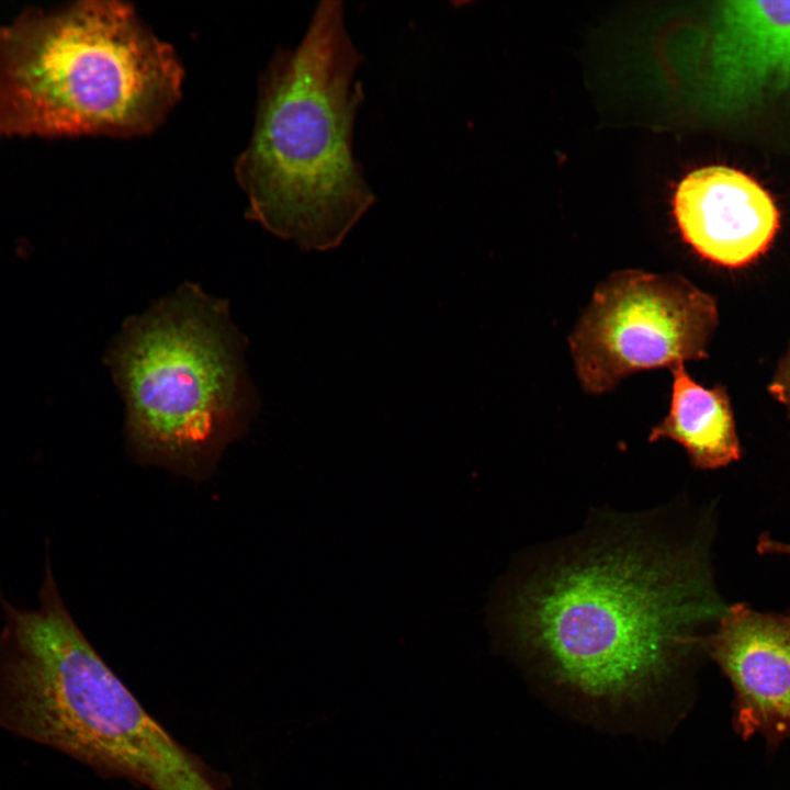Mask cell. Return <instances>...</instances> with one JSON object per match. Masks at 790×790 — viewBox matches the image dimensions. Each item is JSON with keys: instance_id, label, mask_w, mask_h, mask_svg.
Segmentation results:
<instances>
[{"instance_id": "12", "label": "cell", "mask_w": 790, "mask_h": 790, "mask_svg": "<svg viewBox=\"0 0 790 790\" xmlns=\"http://www.w3.org/2000/svg\"><path fill=\"white\" fill-rule=\"evenodd\" d=\"M757 551L761 554L790 556V543L775 540L768 535H761L757 543Z\"/></svg>"}, {"instance_id": "8", "label": "cell", "mask_w": 790, "mask_h": 790, "mask_svg": "<svg viewBox=\"0 0 790 790\" xmlns=\"http://www.w3.org/2000/svg\"><path fill=\"white\" fill-rule=\"evenodd\" d=\"M685 241L720 266L741 267L772 241L779 214L768 192L740 170L710 166L690 172L673 199Z\"/></svg>"}, {"instance_id": "3", "label": "cell", "mask_w": 790, "mask_h": 790, "mask_svg": "<svg viewBox=\"0 0 790 790\" xmlns=\"http://www.w3.org/2000/svg\"><path fill=\"white\" fill-rule=\"evenodd\" d=\"M0 600L5 612L0 727L149 790H225L218 775L147 712L86 639L49 563L37 609Z\"/></svg>"}, {"instance_id": "4", "label": "cell", "mask_w": 790, "mask_h": 790, "mask_svg": "<svg viewBox=\"0 0 790 790\" xmlns=\"http://www.w3.org/2000/svg\"><path fill=\"white\" fill-rule=\"evenodd\" d=\"M174 49L125 2L30 9L0 27V136H140L182 94Z\"/></svg>"}, {"instance_id": "10", "label": "cell", "mask_w": 790, "mask_h": 790, "mask_svg": "<svg viewBox=\"0 0 790 790\" xmlns=\"http://www.w3.org/2000/svg\"><path fill=\"white\" fill-rule=\"evenodd\" d=\"M672 374L670 408L652 428L650 442L669 439L679 443L700 470L724 467L738 460L741 447L724 388L698 384L684 365L673 369Z\"/></svg>"}, {"instance_id": "6", "label": "cell", "mask_w": 790, "mask_h": 790, "mask_svg": "<svg viewBox=\"0 0 790 790\" xmlns=\"http://www.w3.org/2000/svg\"><path fill=\"white\" fill-rule=\"evenodd\" d=\"M718 324L714 300L675 273L610 274L568 338L582 387L599 395L628 375L707 357Z\"/></svg>"}, {"instance_id": "1", "label": "cell", "mask_w": 790, "mask_h": 790, "mask_svg": "<svg viewBox=\"0 0 790 790\" xmlns=\"http://www.w3.org/2000/svg\"><path fill=\"white\" fill-rule=\"evenodd\" d=\"M667 510L596 514L574 537L515 569L498 600L499 631L516 652L587 697H642L721 614L701 542Z\"/></svg>"}, {"instance_id": "5", "label": "cell", "mask_w": 790, "mask_h": 790, "mask_svg": "<svg viewBox=\"0 0 790 790\" xmlns=\"http://www.w3.org/2000/svg\"><path fill=\"white\" fill-rule=\"evenodd\" d=\"M239 351L224 307L193 286L124 327L112 362L139 461L196 479L212 472L246 420Z\"/></svg>"}, {"instance_id": "2", "label": "cell", "mask_w": 790, "mask_h": 790, "mask_svg": "<svg viewBox=\"0 0 790 790\" xmlns=\"http://www.w3.org/2000/svg\"><path fill=\"white\" fill-rule=\"evenodd\" d=\"M363 61L343 2H319L301 42L270 63L235 163L248 216L307 248L338 244L376 200L353 154Z\"/></svg>"}, {"instance_id": "9", "label": "cell", "mask_w": 790, "mask_h": 790, "mask_svg": "<svg viewBox=\"0 0 790 790\" xmlns=\"http://www.w3.org/2000/svg\"><path fill=\"white\" fill-rule=\"evenodd\" d=\"M718 74L725 99L748 106L790 84V1H734L724 10Z\"/></svg>"}, {"instance_id": "7", "label": "cell", "mask_w": 790, "mask_h": 790, "mask_svg": "<svg viewBox=\"0 0 790 790\" xmlns=\"http://www.w3.org/2000/svg\"><path fill=\"white\" fill-rule=\"evenodd\" d=\"M702 644L733 686L736 733L769 747L790 740V613L732 605Z\"/></svg>"}, {"instance_id": "11", "label": "cell", "mask_w": 790, "mask_h": 790, "mask_svg": "<svg viewBox=\"0 0 790 790\" xmlns=\"http://www.w3.org/2000/svg\"><path fill=\"white\" fill-rule=\"evenodd\" d=\"M770 391L779 402L788 407L790 413V352L782 362V365L770 386Z\"/></svg>"}]
</instances>
